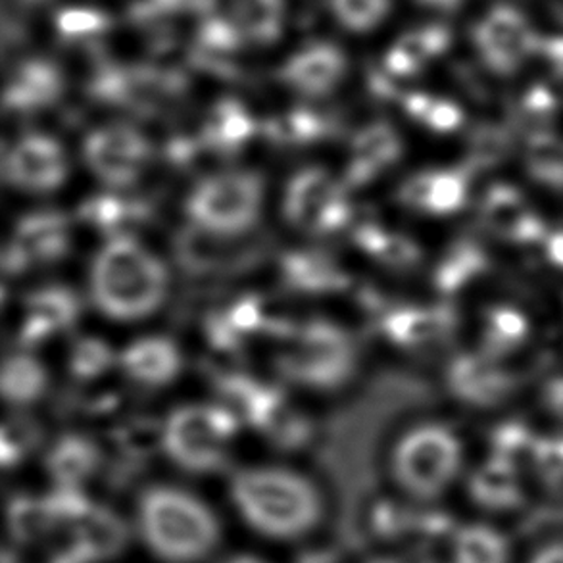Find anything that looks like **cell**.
<instances>
[{"label":"cell","instance_id":"obj_1","mask_svg":"<svg viewBox=\"0 0 563 563\" xmlns=\"http://www.w3.org/2000/svg\"><path fill=\"white\" fill-rule=\"evenodd\" d=\"M229 495L244 523L275 541L305 537L323 514L312 481L283 467H244L233 475Z\"/></svg>","mask_w":563,"mask_h":563},{"label":"cell","instance_id":"obj_2","mask_svg":"<svg viewBox=\"0 0 563 563\" xmlns=\"http://www.w3.org/2000/svg\"><path fill=\"white\" fill-rule=\"evenodd\" d=\"M89 287L95 306L107 318L145 320L168 297L169 274L164 262L135 236H114L97 252Z\"/></svg>","mask_w":563,"mask_h":563},{"label":"cell","instance_id":"obj_3","mask_svg":"<svg viewBox=\"0 0 563 563\" xmlns=\"http://www.w3.org/2000/svg\"><path fill=\"white\" fill-rule=\"evenodd\" d=\"M137 511L141 539L164 562H200L220 542V521L210 506L184 488L151 487Z\"/></svg>","mask_w":563,"mask_h":563},{"label":"cell","instance_id":"obj_4","mask_svg":"<svg viewBox=\"0 0 563 563\" xmlns=\"http://www.w3.org/2000/svg\"><path fill=\"white\" fill-rule=\"evenodd\" d=\"M283 343L285 349L277 354V372L300 387H343L358 367L354 339L333 321L310 320L295 325Z\"/></svg>","mask_w":563,"mask_h":563},{"label":"cell","instance_id":"obj_5","mask_svg":"<svg viewBox=\"0 0 563 563\" xmlns=\"http://www.w3.org/2000/svg\"><path fill=\"white\" fill-rule=\"evenodd\" d=\"M241 419L221 404H189L169 413L162 427V449L190 473H212L228 460Z\"/></svg>","mask_w":563,"mask_h":563},{"label":"cell","instance_id":"obj_6","mask_svg":"<svg viewBox=\"0 0 563 563\" xmlns=\"http://www.w3.org/2000/svg\"><path fill=\"white\" fill-rule=\"evenodd\" d=\"M264 179L251 169H228L198 181L185 210L190 225L213 235L243 239L262 216Z\"/></svg>","mask_w":563,"mask_h":563},{"label":"cell","instance_id":"obj_7","mask_svg":"<svg viewBox=\"0 0 563 563\" xmlns=\"http://www.w3.org/2000/svg\"><path fill=\"white\" fill-rule=\"evenodd\" d=\"M464 464V446L456 433L441 423L410 429L393 452L395 479L408 495L431 500L446 493Z\"/></svg>","mask_w":563,"mask_h":563},{"label":"cell","instance_id":"obj_8","mask_svg":"<svg viewBox=\"0 0 563 563\" xmlns=\"http://www.w3.org/2000/svg\"><path fill=\"white\" fill-rule=\"evenodd\" d=\"M283 213L308 235L339 233L352 220L349 187L325 168L300 169L287 184Z\"/></svg>","mask_w":563,"mask_h":563},{"label":"cell","instance_id":"obj_9","mask_svg":"<svg viewBox=\"0 0 563 563\" xmlns=\"http://www.w3.org/2000/svg\"><path fill=\"white\" fill-rule=\"evenodd\" d=\"M154 148L131 123H107L84 141V161L92 176L112 189L137 184L153 162Z\"/></svg>","mask_w":563,"mask_h":563},{"label":"cell","instance_id":"obj_10","mask_svg":"<svg viewBox=\"0 0 563 563\" xmlns=\"http://www.w3.org/2000/svg\"><path fill=\"white\" fill-rule=\"evenodd\" d=\"M71 246V228L58 210H35L15 223L4 249V272L20 275L37 266L60 262Z\"/></svg>","mask_w":563,"mask_h":563},{"label":"cell","instance_id":"obj_11","mask_svg":"<svg viewBox=\"0 0 563 563\" xmlns=\"http://www.w3.org/2000/svg\"><path fill=\"white\" fill-rule=\"evenodd\" d=\"M4 179L14 189L46 195L60 189L69 176L64 146L48 133H25L4 154Z\"/></svg>","mask_w":563,"mask_h":563},{"label":"cell","instance_id":"obj_12","mask_svg":"<svg viewBox=\"0 0 563 563\" xmlns=\"http://www.w3.org/2000/svg\"><path fill=\"white\" fill-rule=\"evenodd\" d=\"M479 220L490 235L514 244L547 239V225L526 195L508 184L490 185L481 198Z\"/></svg>","mask_w":563,"mask_h":563},{"label":"cell","instance_id":"obj_13","mask_svg":"<svg viewBox=\"0 0 563 563\" xmlns=\"http://www.w3.org/2000/svg\"><path fill=\"white\" fill-rule=\"evenodd\" d=\"M81 313V302L64 285H48L30 292L23 300L20 341L23 346L41 344L71 328Z\"/></svg>","mask_w":563,"mask_h":563},{"label":"cell","instance_id":"obj_14","mask_svg":"<svg viewBox=\"0 0 563 563\" xmlns=\"http://www.w3.org/2000/svg\"><path fill=\"white\" fill-rule=\"evenodd\" d=\"M470 197V179L462 169H423L408 177L398 198L419 213L444 218L460 212Z\"/></svg>","mask_w":563,"mask_h":563},{"label":"cell","instance_id":"obj_15","mask_svg":"<svg viewBox=\"0 0 563 563\" xmlns=\"http://www.w3.org/2000/svg\"><path fill=\"white\" fill-rule=\"evenodd\" d=\"M456 320L449 308L396 306L380 316V331L400 349L423 351L441 344L454 331Z\"/></svg>","mask_w":563,"mask_h":563},{"label":"cell","instance_id":"obj_16","mask_svg":"<svg viewBox=\"0 0 563 563\" xmlns=\"http://www.w3.org/2000/svg\"><path fill=\"white\" fill-rule=\"evenodd\" d=\"M346 74L343 51L329 43L308 45L283 64L279 77L305 97H325L335 91Z\"/></svg>","mask_w":563,"mask_h":563},{"label":"cell","instance_id":"obj_17","mask_svg":"<svg viewBox=\"0 0 563 563\" xmlns=\"http://www.w3.org/2000/svg\"><path fill=\"white\" fill-rule=\"evenodd\" d=\"M402 148V137L390 123H369L354 135L344 185L352 189L372 184L400 161Z\"/></svg>","mask_w":563,"mask_h":563},{"label":"cell","instance_id":"obj_18","mask_svg":"<svg viewBox=\"0 0 563 563\" xmlns=\"http://www.w3.org/2000/svg\"><path fill=\"white\" fill-rule=\"evenodd\" d=\"M118 366L141 387H166L181 374L184 358L168 336H141L123 349Z\"/></svg>","mask_w":563,"mask_h":563},{"label":"cell","instance_id":"obj_19","mask_svg":"<svg viewBox=\"0 0 563 563\" xmlns=\"http://www.w3.org/2000/svg\"><path fill=\"white\" fill-rule=\"evenodd\" d=\"M283 283L302 295H333L351 287V275L328 252L302 249L283 254Z\"/></svg>","mask_w":563,"mask_h":563},{"label":"cell","instance_id":"obj_20","mask_svg":"<svg viewBox=\"0 0 563 563\" xmlns=\"http://www.w3.org/2000/svg\"><path fill=\"white\" fill-rule=\"evenodd\" d=\"M500 362L477 354H464L449 369V387L462 402L493 406L508 396L511 380Z\"/></svg>","mask_w":563,"mask_h":563},{"label":"cell","instance_id":"obj_21","mask_svg":"<svg viewBox=\"0 0 563 563\" xmlns=\"http://www.w3.org/2000/svg\"><path fill=\"white\" fill-rule=\"evenodd\" d=\"M64 92V77L53 62L27 60L15 68L4 92L10 112L30 114L53 107Z\"/></svg>","mask_w":563,"mask_h":563},{"label":"cell","instance_id":"obj_22","mask_svg":"<svg viewBox=\"0 0 563 563\" xmlns=\"http://www.w3.org/2000/svg\"><path fill=\"white\" fill-rule=\"evenodd\" d=\"M241 239L221 236L190 225L177 239V258L192 274H220L246 264V251L239 246Z\"/></svg>","mask_w":563,"mask_h":563},{"label":"cell","instance_id":"obj_23","mask_svg":"<svg viewBox=\"0 0 563 563\" xmlns=\"http://www.w3.org/2000/svg\"><path fill=\"white\" fill-rule=\"evenodd\" d=\"M210 14L225 18L246 41L267 45L279 37L283 27V0H206Z\"/></svg>","mask_w":563,"mask_h":563},{"label":"cell","instance_id":"obj_24","mask_svg":"<svg viewBox=\"0 0 563 563\" xmlns=\"http://www.w3.org/2000/svg\"><path fill=\"white\" fill-rule=\"evenodd\" d=\"M79 218L87 225L108 235V239L133 236L130 235L131 229L151 218V206L137 198L102 192L85 200L79 210Z\"/></svg>","mask_w":563,"mask_h":563},{"label":"cell","instance_id":"obj_25","mask_svg":"<svg viewBox=\"0 0 563 563\" xmlns=\"http://www.w3.org/2000/svg\"><path fill=\"white\" fill-rule=\"evenodd\" d=\"M256 131L258 123L254 122L251 112L241 102L221 100L202 125L200 145L218 154H233L241 151L256 135Z\"/></svg>","mask_w":563,"mask_h":563},{"label":"cell","instance_id":"obj_26","mask_svg":"<svg viewBox=\"0 0 563 563\" xmlns=\"http://www.w3.org/2000/svg\"><path fill=\"white\" fill-rule=\"evenodd\" d=\"M470 490L473 498L487 508L510 510L523 496L518 464L510 457L496 454L475 472Z\"/></svg>","mask_w":563,"mask_h":563},{"label":"cell","instance_id":"obj_27","mask_svg":"<svg viewBox=\"0 0 563 563\" xmlns=\"http://www.w3.org/2000/svg\"><path fill=\"white\" fill-rule=\"evenodd\" d=\"M531 333L526 313L514 306H490L481 321L479 352L487 358L500 360L519 351Z\"/></svg>","mask_w":563,"mask_h":563},{"label":"cell","instance_id":"obj_28","mask_svg":"<svg viewBox=\"0 0 563 563\" xmlns=\"http://www.w3.org/2000/svg\"><path fill=\"white\" fill-rule=\"evenodd\" d=\"M354 243L360 251L366 252L369 258L383 266L398 272L413 269L423 258V252L411 236L390 231L379 223H364L354 233Z\"/></svg>","mask_w":563,"mask_h":563},{"label":"cell","instance_id":"obj_29","mask_svg":"<svg viewBox=\"0 0 563 563\" xmlns=\"http://www.w3.org/2000/svg\"><path fill=\"white\" fill-rule=\"evenodd\" d=\"M0 387L8 404L18 408L30 406L45 396L48 372L31 354H12L4 360Z\"/></svg>","mask_w":563,"mask_h":563},{"label":"cell","instance_id":"obj_30","mask_svg":"<svg viewBox=\"0 0 563 563\" xmlns=\"http://www.w3.org/2000/svg\"><path fill=\"white\" fill-rule=\"evenodd\" d=\"M454 563H510V542L498 529L472 523L457 531L452 541Z\"/></svg>","mask_w":563,"mask_h":563},{"label":"cell","instance_id":"obj_31","mask_svg":"<svg viewBox=\"0 0 563 563\" xmlns=\"http://www.w3.org/2000/svg\"><path fill=\"white\" fill-rule=\"evenodd\" d=\"M46 464L54 479L66 485L79 483L97 470L99 449L87 437L66 434L54 444Z\"/></svg>","mask_w":563,"mask_h":563},{"label":"cell","instance_id":"obj_32","mask_svg":"<svg viewBox=\"0 0 563 563\" xmlns=\"http://www.w3.org/2000/svg\"><path fill=\"white\" fill-rule=\"evenodd\" d=\"M523 166L534 184L550 190H563V137L552 131H539L527 141Z\"/></svg>","mask_w":563,"mask_h":563},{"label":"cell","instance_id":"obj_33","mask_svg":"<svg viewBox=\"0 0 563 563\" xmlns=\"http://www.w3.org/2000/svg\"><path fill=\"white\" fill-rule=\"evenodd\" d=\"M483 267H485V256L475 244H454L437 264L434 285L442 292L452 295L464 289L465 285L472 283L475 277H479Z\"/></svg>","mask_w":563,"mask_h":563},{"label":"cell","instance_id":"obj_34","mask_svg":"<svg viewBox=\"0 0 563 563\" xmlns=\"http://www.w3.org/2000/svg\"><path fill=\"white\" fill-rule=\"evenodd\" d=\"M331 128L333 125L328 118H323L308 108H298L289 114L279 115L266 123V133L267 137L275 143L308 145V143H316V141L328 137Z\"/></svg>","mask_w":563,"mask_h":563},{"label":"cell","instance_id":"obj_35","mask_svg":"<svg viewBox=\"0 0 563 563\" xmlns=\"http://www.w3.org/2000/svg\"><path fill=\"white\" fill-rule=\"evenodd\" d=\"M118 356L100 336H81L69 351V374L77 380L100 379L118 364Z\"/></svg>","mask_w":563,"mask_h":563},{"label":"cell","instance_id":"obj_36","mask_svg":"<svg viewBox=\"0 0 563 563\" xmlns=\"http://www.w3.org/2000/svg\"><path fill=\"white\" fill-rule=\"evenodd\" d=\"M406 112L413 122L434 133H452L462 125V114L446 100L431 99L426 95H411L404 102Z\"/></svg>","mask_w":563,"mask_h":563},{"label":"cell","instance_id":"obj_37","mask_svg":"<svg viewBox=\"0 0 563 563\" xmlns=\"http://www.w3.org/2000/svg\"><path fill=\"white\" fill-rule=\"evenodd\" d=\"M331 7L344 27L369 31L387 12V0H331Z\"/></svg>","mask_w":563,"mask_h":563},{"label":"cell","instance_id":"obj_38","mask_svg":"<svg viewBox=\"0 0 563 563\" xmlns=\"http://www.w3.org/2000/svg\"><path fill=\"white\" fill-rule=\"evenodd\" d=\"M107 27V14L92 8H66L56 15V30L62 37L71 38V41L92 37Z\"/></svg>","mask_w":563,"mask_h":563},{"label":"cell","instance_id":"obj_39","mask_svg":"<svg viewBox=\"0 0 563 563\" xmlns=\"http://www.w3.org/2000/svg\"><path fill=\"white\" fill-rule=\"evenodd\" d=\"M244 37L241 31L236 30L233 23L228 22L225 18L220 15L210 14L206 20L205 25L200 27V35H198V43L200 48L210 56L216 54H231L236 51Z\"/></svg>","mask_w":563,"mask_h":563},{"label":"cell","instance_id":"obj_40","mask_svg":"<svg viewBox=\"0 0 563 563\" xmlns=\"http://www.w3.org/2000/svg\"><path fill=\"white\" fill-rule=\"evenodd\" d=\"M529 563H563V542H550L542 547Z\"/></svg>","mask_w":563,"mask_h":563},{"label":"cell","instance_id":"obj_41","mask_svg":"<svg viewBox=\"0 0 563 563\" xmlns=\"http://www.w3.org/2000/svg\"><path fill=\"white\" fill-rule=\"evenodd\" d=\"M547 241V252L554 266L563 267V231H556L544 239Z\"/></svg>","mask_w":563,"mask_h":563},{"label":"cell","instance_id":"obj_42","mask_svg":"<svg viewBox=\"0 0 563 563\" xmlns=\"http://www.w3.org/2000/svg\"><path fill=\"white\" fill-rule=\"evenodd\" d=\"M185 0H151L154 10H174V8L181 7Z\"/></svg>","mask_w":563,"mask_h":563},{"label":"cell","instance_id":"obj_43","mask_svg":"<svg viewBox=\"0 0 563 563\" xmlns=\"http://www.w3.org/2000/svg\"><path fill=\"white\" fill-rule=\"evenodd\" d=\"M223 563H267L260 558L251 556V554H241V556L229 558L228 562Z\"/></svg>","mask_w":563,"mask_h":563},{"label":"cell","instance_id":"obj_44","mask_svg":"<svg viewBox=\"0 0 563 563\" xmlns=\"http://www.w3.org/2000/svg\"><path fill=\"white\" fill-rule=\"evenodd\" d=\"M367 563H400L393 560V558H377V560H372V562Z\"/></svg>","mask_w":563,"mask_h":563},{"label":"cell","instance_id":"obj_45","mask_svg":"<svg viewBox=\"0 0 563 563\" xmlns=\"http://www.w3.org/2000/svg\"><path fill=\"white\" fill-rule=\"evenodd\" d=\"M31 2H33V0H31Z\"/></svg>","mask_w":563,"mask_h":563}]
</instances>
